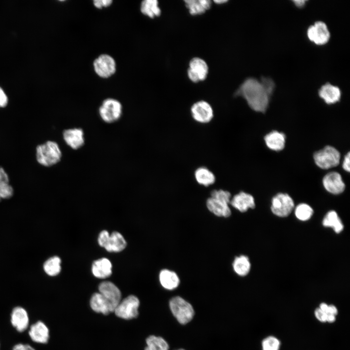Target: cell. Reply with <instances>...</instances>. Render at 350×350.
Segmentation results:
<instances>
[{"label": "cell", "instance_id": "7", "mask_svg": "<svg viewBox=\"0 0 350 350\" xmlns=\"http://www.w3.org/2000/svg\"><path fill=\"white\" fill-rule=\"evenodd\" d=\"M271 210L276 215L284 217L289 215L294 207L293 199L287 193H279L272 199Z\"/></svg>", "mask_w": 350, "mask_h": 350}, {"label": "cell", "instance_id": "1", "mask_svg": "<svg viewBox=\"0 0 350 350\" xmlns=\"http://www.w3.org/2000/svg\"><path fill=\"white\" fill-rule=\"evenodd\" d=\"M275 88V84L271 78L263 77L260 80L248 78L241 84L236 93L245 99L251 109L264 113Z\"/></svg>", "mask_w": 350, "mask_h": 350}, {"label": "cell", "instance_id": "20", "mask_svg": "<svg viewBox=\"0 0 350 350\" xmlns=\"http://www.w3.org/2000/svg\"><path fill=\"white\" fill-rule=\"evenodd\" d=\"M264 140L267 147L272 150L280 151L284 148L285 135L283 133L272 131L264 136Z\"/></svg>", "mask_w": 350, "mask_h": 350}, {"label": "cell", "instance_id": "44", "mask_svg": "<svg viewBox=\"0 0 350 350\" xmlns=\"http://www.w3.org/2000/svg\"><path fill=\"white\" fill-rule=\"evenodd\" d=\"M293 2L297 7L302 8L305 5L306 0H294Z\"/></svg>", "mask_w": 350, "mask_h": 350}, {"label": "cell", "instance_id": "27", "mask_svg": "<svg viewBox=\"0 0 350 350\" xmlns=\"http://www.w3.org/2000/svg\"><path fill=\"white\" fill-rule=\"evenodd\" d=\"M234 271L240 276H245L249 272L251 264L247 256L240 255L236 257L232 264Z\"/></svg>", "mask_w": 350, "mask_h": 350}, {"label": "cell", "instance_id": "43", "mask_svg": "<svg viewBox=\"0 0 350 350\" xmlns=\"http://www.w3.org/2000/svg\"><path fill=\"white\" fill-rule=\"evenodd\" d=\"M336 315L327 314L326 322L329 323H334L336 319Z\"/></svg>", "mask_w": 350, "mask_h": 350}, {"label": "cell", "instance_id": "11", "mask_svg": "<svg viewBox=\"0 0 350 350\" xmlns=\"http://www.w3.org/2000/svg\"><path fill=\"white\" fill-rule=\"evenodd\" d=\"M99 291L114 312L121 299V293L119 289L113 283L106 281L100 284Z\"/></svg>", "mask_w": 350, "mask_h": 350}, {"label": "cell", "instance_id": "4", "mask_svg": "<svg viewBox=\"0 0 350 350\" xmlns=\"http://www.w3.org/2000/svg\"><path fill=\"white\" fill-rule=\"evenodd\" d=\"M340 154L334 147L327 145L315 152L313 156L315 164L320 168L327 170L337 166L340 163Z\"/></svg>", "mask_w": 350, "mask_h": 350}, {"label": "cell", "instance_id": "21", "mask_svg": "<svg viewBox=\"0 0 350 350\" xmlns=\"http://www.w3.org/2000/svg\"><path fill=\"white\" fill-rule=\"evenodd\" d=\"M159 280L161 286L168 290L176 288L180 283V279L178 275L175 271L168 269H164L160 271Z\"/></svg>", "mask_w": 350, "mask_h": 350}, {"label": "cell", "instance_id": "3", "mask_svg": "<svg viewBox=\"0 0 350 350\" xmlns=\"http://www.w3.org/2000/svg\"><path fill=\"white\" fill-rule=\"evenodd\" d=\"M169 306L174 316L181 324H186L193 318L194 311L192 305L179 296L172 298Z\"/></svg>", "mask_w": 350, "mask_h": 350}, {"label": "cell", "instance_id": "45", "mask_svg": "<svg viewBox=\"0 0 350 350\" xmlns=\"http://www.w3.org/2000/svg\"><path fill=\"white\" fill-rule=\"evenodd\" d=\"M328 306L329 305L327 304L325 302H322L320 304L318 308L323 311L324 312L327 313L328 309Z\"/></svg>", "mask_w": 350, "mask_h": 350}, {"label": "cell", "instance_id": "40", "mask_svg": "<svg viewBox=\"0 0 350 350\" xmlns=\"http://www.w3.org/2000/svg\"><path fill=\"white\" fill-rule=\"evenodd\" d=\"M343 169L347 172L350 171V153L349 152L345 156L342 164Z\"/></svg>", "mask_w": 350, "mask_h": 350}, {"label": "cell", "instance_id": "32", "mask_svg": "<svg viewBox=\"0 0 350 350\" xmlns=\"http://www.w3.org/2000/svg\"><path fill=\"white\" fill-rule=\"evenodd\" d=\"M61 260L57 256H54L47 260L44 264L45 273L50 276L57 275L61 271Z\"/></svg>", "mask_w": 350, "mask_h": 350}, {"label": "cell", "instance_id": "33", "mask_svg": "<svg viewBox=\"0 0 350 350\" xmlns=\"http://www.w3.org/2000/svg\"><path fill=\"white\" fill-rule=\"evenodd\" d=\"M313 209L306 203L298 205L295 210L297 218L301 221H307L310 219L313 214Z\"/></svg>", "mask_w": 350, "mask_h": 350}, {"label": "cell", "instance_id": "13", "mask_svg": "<svg viewBox=\"0 0 350 350\" xmlns=\"http://www.w3.org/2000/svg\"><path fill=\"white\" fill-rule=\"evenodd\" d=\"M322 183L326 190L333 194L341 193L345 189V184L341 175L336 172L326 174L323 178Z\"/></svg>", "mask_w": 350, "mask_h": 350}, {"label": "cell", "instance_id": "23", "mask_svg": "<svg viewBox=\"0 0 350 350\" xmlns=\"http://www.w3.org/2000/svg\"><path fill=\"white\" fill-rule=\"evenodd\" d=\"M90 304L92 309L97 313L107 315L113 312L108 302L99 292L92 295Z\"/></svg>", "mask_w": 350, "mask_h": 350}, {"label": "cell", "instance_id": "16", "mask_svg": "<svg viewBox=\"0 0 350 350\" xmlns=\"http://www.w3.org/2000/svg\"><path fill=\"white\" fill-rule=\"evenodd\" d=\"M318 95L325 103L332 105L340 101L341 91L337 86L326 83L319 89Z\"/></svg>", "mask_w": 350, "mask_h": 350}, {"label": "cell", "instance_id": "46", "mask_svg": "<svg viewBox=\"0 0 350 350\" xmlns=\"http://www.w3.org/2000/svg\"><path fill=\"white\" fill-rule=\"evenodd\" d=\"M227 0H214V2L218 4H221L223 3L226 2Z\"/></svg>", "mask_w": 350, "mask_h": 350}, {"label": "cell", "instance_id": "47", "mask_svg": "<svg viewBox=\"0 0 350 350\" xmlns=\"http://www.w3.org/2000/svg\"><path fill=\"white\" fill-rule=\"evenodd\" d=\"M183 350V349H179V350Z\"/></svg>", "mask_w": 350, "mask_h": 350}, {"label": "cell", "instance_id": "26", "mask_svg": "<svg viewBox=\"0 0 350 350\" xmlns=\"http://www.w3.org/2000/svg\"><path fill=\"white\" fill-rule=\"evenodd\" d=\"M194 177L199 184L205 187L212 185L215 181L213 173L205 167L198 168L194 172Z\"/></svg>", "mask_w": 350, "mask_h": 350}, {"label": "cell", "instance_id": "2", "mask_svg": "<svg viewBox=\"0 0 350 350\" xmlns=\"http://www.w3.org/2000/svg\"><path fill=\"white\" fill-rule=\"evenodd\" d=\"M62 157L58 144L48 140L36 147V159L37 162L45 167H51L58 163Z\"/></svg>", "mask_w": 350, "mask_h": 350}, {"label": "cell", "instance_id": "18", "mask_svg": "<svg viewBox=\"0 0 350 350\" xmlns=\"http://www.w3.org/2000/svg\"><path fill=\"white\" fill-rule=\"evenodd\" d=\"M11 322L18 332L25 331L29 324V317L26 311L21 307L14 308L11 315Z\"/></svg>", "mask_w": 350, "mask_h": 350}, {"label": "cell", "instance_id": "25", "mask_svg": "<svg viewBox=\"0 0 350 350\" xmlns=\"http://www.w3.org/2000/svg\"><path fill=\"white\" fill-rule=\"evenodd\" d=\"M126 242L119 232L115 231L110 234L108 243L105 248L109 252H120L125 248Z\"/></svg>", "mask_w": 350, "mask_h": 350}, {"label": "cell", "instance_id": "29", "mask_svg": "<svg viewBox=\"0 0 350 350\" xmlns=\"http://www.w3.org/2000/svg\"><path fill=\"white\" fill-rule=\"evenodd\" d=\"M323 225L326 227H331L334 231L339 233L344 228L343 224L337 213L334 210L328 212L323 220Z\"/></svg>", "mask_w": 350, "mask_h": 350}, {"label": "cell", "instance_id": "36", "mask_svg": "<svg viewBox=\"0 0 350 350\" xmlns=\"http://www.w3.org/2000/svg\"><path fill=\"white\" fill-rule=\"evenodd\" d=\"M109 237L110 234L107 231L103 230L101 232L98 239L99 245L105 248L108 243Z\"/></svg>", "mask_w": 350, "mask_h": 350}, {"label": "cell", "instance_id": "39", "mask_svg": "<svg viewBox=\"0 0 350 350\" xmlns=\"http://www.w3.org/2000/svg\"><path fill=\"white\" fill-rule=\"evenodd\" d=\"M112 1L111 0H95L93 1L94 5L98 8L106 7L109 6Z\"/></svg>", "mask_w": 350, "mask_h": 350}, {"label": "cell", "instance_id": "6", "mask_svg": "<svg viewBox=\"0 0 350 350\" xmlns=\"http://www.w3.org/2000/svg\"><path fill=\"white\" fill-rule=\"evenodd\" d=\"M139 305V299L135 296L130 295L121 300L114 312L115 315L120 318L132 319L138 316Z\"/></svg>", "mask_w": 350, "mask_h": 350}, {"label": "cell", "instance_id": "41", "mask_svg": "<svg viewBox=\"0 0 350 350\" xmlns=\"http://www.w3.org/2000/svg\"><path fill=\"white\" fill-rule=\"evenodd\" d=\"M13 350H35L32 347L27 344H18L16 345Z\"/></svg>", "mask_w": 350, "mask_h": 350}, {"label": "cell", "instance_id": "10", "mask_svg": "<svg viewBox=\"0 0 350 350\" xmlns=\"http://www.w3.org/2000/svg\"><path fill=\"white\" fill-rule=\"evenodd\" d=\"M191 113L194 120L201 123H208L213 117L211 106L205 101H199L193 104L191 108Z\"/></svg>", "mask_w": 350, "mask_h": 350}, {"label": "cell", "instance_id": "34", "mask_svg": "<svg viewBox=\"0 0 350 350\" xmlns=\"http://www.w3.org/2000/svg\"><path fill=\"white\" fill-rule=\"evenodd\" d=\"M261 346L262 350H280L281 342L276 336L269 335L263 339Z\"/></svg>", "mask_w": 350, "mask_h": 350}, {"label": "cell", "instance_id": "22", "mask_svg": "<svg viewBox=\"0 0 350 350\" xmlns=\"http://www.w3.org/2000/svg\"><path fill=\"white\" fill-rule=\"evenodd\" d=\"M91 270L95 277L100 279L106 278L112 273V264L108 259L103 258L93 262Z\"/></svg>", "mask_w": 350, "mask_h": 350}, {"label": "cell", "instance_id": "30", "mask_svg": "<svg viewBox=\"0 0 350 350\" xmlns=\"http://www.w3.org/2000/svg\"><path fill=\"white\" fill-rule=\"evenodd\" d=\"M140 10L144 15L150 18L158 17L161 13V10L158 6V1L157 0H145L141 4Z\"/></svg>", "mask_w": 350, "mask_h": 350}, {"label": "cell", "instance_id": "8", "mask_svg": "<svg viewBox=\"0 0 350 350\" xmlns=\"http://www.w3.org/2000/svg\"><path fill=\"white\" fill-rule=\"evenodd\" d=\"M308 39L317 45H323L328 42L331 34L326 24L322 21H317L307 29Z\"/></svg>", "mask_w": 350, "mask_h": 350}, {"label": "cell", "instance_id": "24", "mask_svg": "<svg viewBox=\"0 0 350 350\" xmlns=\"http://www.w3.org/2000/svg\"><path fill=\"white\" fill-rule=\"evenodd\" d=\"M184 2L192 15H201L205 13L211 5V1L210 0H187Z\"/></svg>", "mask_w": 350, "mask_h": 350}, {"label": "cell", "instance_id": "9", "mask_svg": "<svg viewBox=\"0 0 350 350\" xmlns=\"http://www.w3.org/2000/svg\"><path fill=\"white\" fill-rule=\"evenodd\" d=\"M208 71L207 63L200 58L194 57L190 61L188 76L192 82H199L206 79Z\"/></svg>", "mask_w": 350, "mask_h": 350}, {"label": "cell", "instance_id": "14", "mask_svg": "<svg viewBox=\"0 0 350 350\" xmlns=\"http://www.w3.org/2000/svg\"><path fill=\"white\" fill-rule=\"evenodd\" d=\"M63 138L67 145L73 150L81 148L85 144L84 132L81 128L64 130Z\"/></svg>", "mask_w": 350, "mask_h": 350}, {"label": "cell", "instance_id": "35", "mask_svg": "<svg viewBox=\"0 0 350 350\" xmlns=\"http://www.w3.org/2000/svg\"><path fill=\"white\" fill-rule=\"evenodd\" d=\"M210 197L220 200L229 204L231 198V193L227 191L222 189L214 190L210 192Z\"/></svg>", "mask_w": 350, "mask_h": 350}, {"label": "cell", "instance_id": "12", "mask_svg": "<svg viewBox=\"0 0 350 350\" xmlns=\"http://www.w3.org/2000/svg\"><path fill=\"white\" fill-rule=\"evenodd\" d=\"M94 68L99 76L107 78L115 72L116 64L112 57L107 54H102L94 61Z\"/></svg>", "mask_w": 350, "mask_h": 350}, {"label": "cell", "instance_id": "19", "mask_svg": "<svg viewBox=\"0 0 350 350\" xmlns=\"http://www.w3.org/2000/svg\"><path fill=\"white\" fill-rule=\"evenodd\" d=\"M29 335L34 342L38 343H47L49 339V329L46 325L40 321L36 322L30 327Z\"/></svg>", "mask_w": 350, "mask_h": 350}, {"label": "cell", "instance_id": "42", "mask_svg": "<svg viewBox=\"0 0 350 350\" xmlns=\"http://www.w3.org/2000/svg\"><path fill=\"white\" fill-rule=\"evenodd\" d=\"M338 310L335 305L333 304L329 305L327 314H332L336 316L338 314Z\"/></svg>", "mask_w": 350, "mask_h": 350}, {"label": "cell", "instance_id": "17", "mask_svg": "<svg viewBox=\"0 0 350 350\" xmlns=\"http://www.w3.org/2000/svg\"><path fill=\"white\" fill-rule=\"evenodd\" d=\"M206 206L210 212L218 217L227 218L231 214L229 204L211 197L207 199Z\"/></svg>", "mask_w": 350, "mask_h": 350}, {"label": "cell", "instance_id": "31", "mask_svg": "<svg viewBox=\"0 0 350 350\" xmlns=\"http://www.w3.org/2000/svg\"><path fill=\"white\" fill-rule=\"evenodd\" d=\"M145 350H169L168 343L162 337L151 335L146 339Z\"/></svg>", "mask_w": 350, "mask_h": 350}, {"label": "cell", "instance_id": "5", "mask_svg": "<svg viewBox=\"0 0 350 350\" xmlns=\"http://www.w3.org/2000/svg\"><path fill=\"white\" fill-rule=\"evenodd\" d=\"M99 113L104 122L114 123L118 121L122 116V105L117 100L111 98L105 99L99 107Z\"/></svg>", "mask_w": 350, "mask_h": 350}, {"label": "cell", "instance_id": "37", "mask_svg": "<svg viewBox=\"0 0 350 350\" xmlns=\"http://www.w3.org/2000/svg\"><path fill=\"white\" fill-rule=\"evenodd\" d=\"M314 315L317 320L321 323H325L326 322L327 314L318 307L316 308L314 311Z\"/></svg>", "mask_w": 350, "mask_h": 350}, {"label": "cell", "instance_id": "38", "mask_svg": "<svg viewBox=\"0 0 350 350\" xmlns=\"http://www.w3.org/2000/svg\"><path fill=\"white\" fill-rule=\"evenodd\" d=\"M8 103V97L3 89L0 87V108L7 106Z\"/></svg>", "mask_w": 350, "mask_h": 350}, {"label": "cell", "instance_id": "15", "mask_svg": "<svg viewBox=\"0 0 350 350\" xmlns=\"http://www.w3.org/2000/svg\"><path fill=\"white\" fill-rule=\"evenodd\" d=\"M229 205L241 212H245L249 209H254L255 207L253 196L244 192H240L234 195L231 198Z\"/></svg>", "mask_w": 350, "mask_h": 350}, {"label": "cell", "instance_id": "28", "mask_svg": "<svg viewBox=\"0 0 350 350\" xmlns=\"http://www.w3.org/2000/svg\"><path fill=\"white\" fill-rule=\"evenodd\" d=\"M14 194V189L9 184V178L4 169L0 166V201L1 199L10 198Z\"/></svg>", "mask_w": 350, "mask_h": 350}]
</instances>
